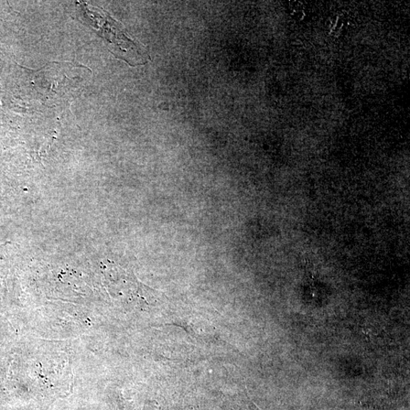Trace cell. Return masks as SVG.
Masks as SVG:
<instances>
[{"label": "cell", "instance_id": "6da1fadb", "mask_svg": "<svg viewBox=\"0 0 410 410\" xmlns=\"http://www.w3.org/2000/svg\"><path fill=\"white\" fill-rule=\"evenodd\" d=\"M81 6L84 16L109 43L116 57L124 60L132 66L142 65L147 62L148 56L144 48L138 46V43L128 38L116 21L98 8H93L84 4Z\"/></svg>", "mask_w": 410, "mask_h": 410}]
</instances>
